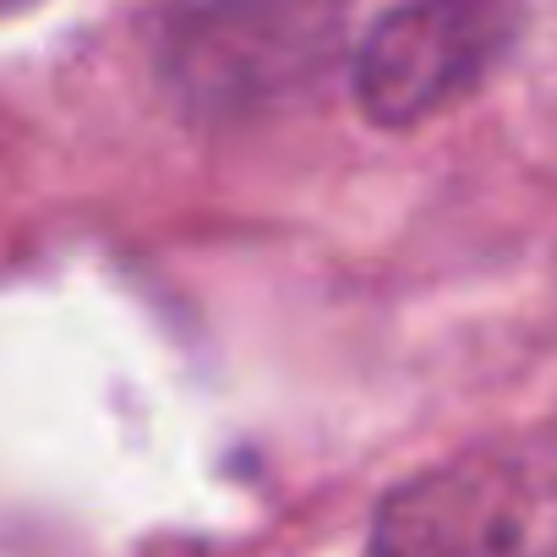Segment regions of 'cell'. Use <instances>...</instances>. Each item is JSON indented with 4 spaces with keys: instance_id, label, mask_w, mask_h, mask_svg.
<instances>
[{
    "instance_id": "1",
    "label": "cell",
    "mask_w": 557,
    "mask_h": 557,
    "mask_svg": "<svg viewBox=\"0 0 557 557\" xmlns=\"http://www.w3.org/2000/svg\"><path fill=\"white\" fill-rule=\"evenodd\" d=\"M372 557H557V443H475L399 481Z\"/></svg>"
},
{
    "instance_id": "2",
    "label": "cell",
    "mask_w": 557,
    "mask_h": 557,
    "mask_svg": "<svg viewBox=\"0 0 557 557\" xmlns=\"http://www.w3.org/2000/svg\"><path fill=\"white\" fill-rule=\"evenodd\" d=\"M513 34L519 12L492 0H421L383 12L356 45V99L377 126H416L470 94Z\"/></svg>"
},
{
    "instance_id": "3",
    "label": "cell",
    "mask_w": 557,
    "mask_h": 557,
    "mask_svg": "<svg viewBox=\"0 0 557 557\" xmlns=\"http://www.w3.org/2000/svg\"><path fill=\"white\" fill-rule=\"evenodd\" d=\"M334 12L312 7H224V12H170L164 66L186 94L235 99L262 94L312 72L329 50Z\"/></svg>"
}]
</instances>
